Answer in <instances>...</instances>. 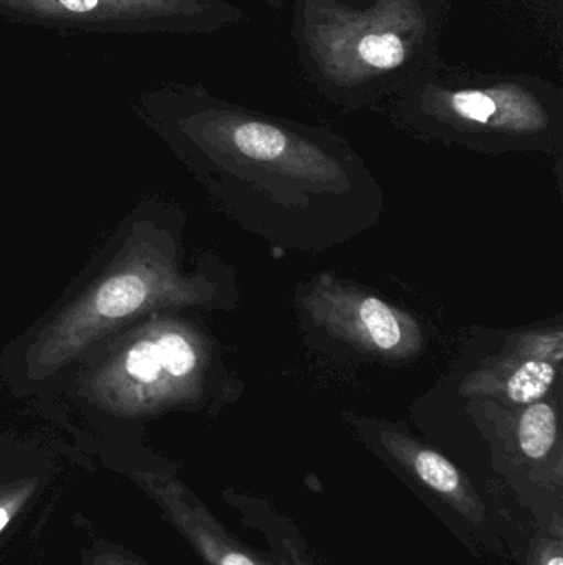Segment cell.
Listing matches in <instances>:
<instances>
[{
    "label": "cell",
    "instance_id": "obj_2",
    "mask_svg": "<svg viewBox=\"0 0 563 565\" xmlns=\"http://www.w3.org/2000/svg\"><path fill=\"white\" fill-rule=\"evenodd\" d=\"M141 322L99 352L86 372L83 395L109 414L142 417L161 411L197 367V352L184 332L154 315Z\"/></svg>",
    "mask_w": 563,
    "mask_h": 565
},
{
    "label": "cell",
    "instance_id": "obj_4",
    "mask_svg": "<svg viewBox=\"0 0 563 565\" xmlns=\"http://www.w3.org/2000/svg\"><path fill=\"white\" fill-rule=\"evenodd\" d=\"M132 478L164 510L208 565H286L263 559L235 540L202 501L175 478L154 473H134Z\"/></svg>",
    "mask_w": 563,
    "mask_h": 565
},
{
    "label": "cell",
    "instance_id": "obj_8",
    "mask_svg": "<svg viewBox=\"0 0 563 565\" xmlns=\"http://www.w3.org/2000/svg\"><path fill=\"white\" fill-rule=\"evenodd\" d=\"M359 318L367 335L377 348L390 351L402 341V328L396 312L380 299H364L359 308Z\"/></svg>",
    "mask_w": 563,
    "mask_h": 565
},
{
    "label": "cell",
    "instance_id": "obj_5",
    "mask_svg": "<svg viewBox=\"0 0 563 565\" xmlns=\"http://www.w3.org/2000/svg\"><path fill=\"white\" fill-rule=\"evenodd\" d=\"M389 448L400 463L405 465L425 487L435 491L453 510L475 524L481 523L486 513L485 504L452 461L436 451L410 444L402 438H392Z\"/></svg>",
    "mask_w": 563,
    "mask_h": 565
},
{
    "label": "cell",
    "instance_id": "obj_6",
    "mask_svg": "<svg viewBox=\"0 0 563 565\" xmlns=\"http://www.w3.org/2000/svg\"><path fill=\"white\" fill-rule=\"evenodd\" d=\"M519 447L531 460H542L551 454L557 440V417L548 404H534L519 420Z\"/></svg>",
    "mask_w": 563,
    "mask_h": 565
},
{
    "label": "cell",
    "instance_id": "obj_7",
    "mask_svg": "<svg viewBox=\"0 0 563 565\" xmlns=\"http://www.w3.org/2000/svg\"><path fill=\"white\" fill-rule=\"evenodd\" d=\"M234 142L245 156L261 161L283 154L288 145L286 136L280 129L264 122H243L238 126L234 131Z\"/></svg>",
    "mask_w": 563,
    "mask_h": 565
},
{
    "label": "cell",
    "instance_id": "obj_12",
    "mask_svg": "<svg viewBox=\"0 0 563 565\" xmlns=\"http://www.w3.org/2000/svg\"><path fill=\"white\" fill-rule=\"evenodd\" d=\"M36 490V480L13 481L0 488V533L19 516L20 511L32 500Z\"/></svg>",
    "mask_w": 563,
    "mask_h": 565
},
{
    "label": "cell",
    "instance_id": "obj_11",
    "mask_svg": "<svg viewBox=\"0 0 563 565\" xmlns=\"http://www.w3.org/2000/svg\"><path fill=\"white\" fill-rule=\"evenodd\" d=\"M452 108L468 121L489 122L498 116L499 103L486 92H458L452 96Z\"/></svg>",
    "mask_w": 563,
    "mask_h": 565
},
{
    "label": "cell",
    "instance_id": "obj_1",
    "mask_svg": "<svg viewBox=\"0 0 563 565\" xmlns=\"http://www.w3.org/2000/svg\"><path fill=\"white\" fill-rule=\"evenodd\" d=\"M174 268L154 238V225L136 224L109 248L95 277L20 345L19 372L29 382L55 377L116 335L182 298Z\"/></svg>",
    "mask_w": 563,
    "mask_h": 565
},
{
    "label": "cell",
    "instance_id": "obj_14",
    "mask_svg": "<svg viewBox=\"0 0 563 565\" xmlns=\"http://www.w3.org/2000/svg\"><path fill=\"white\" fill-rule=\"evenodd\" d=\"M91 565H144L136 561L128 554L116 553V551H105L93 557Z\"/></svg>",
    "mask_w": 563,
    "mask_h": 565
},
{
    "label": "cell",
    "instance_id": "obj_13",
    "mask_svg": "<svg viewBox=\"0 0 563 565\" xmlns=\"http://www.w3.org/2000/svg\"><path fill=\"white\" fill-rule=\"evenodd\" d=\"M531 565H563L561 540H541L532 551Z\"/></svg>",
    "mask_w": 563,
    "mask_h": 565
},
{
    "label": "cell",
    "instance_id": "obj_9",
    "mask_svg": "<svg viewBox=\"0 0 563 565\" xmlns=\"http://www.w3.org/2000/svg\"><path fill=\"white\" fill-rule=\"evenodd\" d=\"M554 365L545 361H528L512 374L508 382V395L516 404H532L548 394L554 384Z\"/></svg>",
    "mask_w": 563,
    "mask_h": 565
},
{
    "label": "cell",
    "instance_id": "obj_10",
    "mask_svg": "<svg viewBox=\"0 0 563 565\" xmlns=\"http://www.w3.org/2000/svg\"><path fill=\"white\" fill-rule=\"evenodd\" d=\"M360 58L377 70H393L402 65L407 50L402 40L393 33H370L360 40Z\"/></svg>",
    "mask_w": 563,
    "mask_h": 565
},
{
    "label": "cell",
    "instance_id": "obj_3",
    "mask_svg": "<svg viewBox=\"0 0 563 565\" xmlns=\"http://www.w3.org/2000/svg\"><path fill=\"white\" fill-rule=\"evenodd\" d=\"M191 0H0V15L30 25L102 32L174 29Z\"/></svg>",
    "mask_w": 563,
    "mask_h": 565
}]
</instances>
